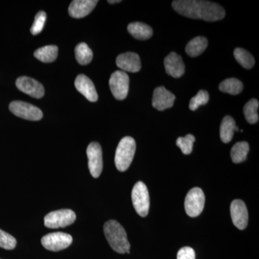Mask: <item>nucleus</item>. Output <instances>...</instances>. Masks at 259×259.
<instances>
[{"instance_id": "obj_1", "label": "nucleus", "mask_w": 259, "mask_h": 259, "mask_svg": "<svg viewBox=\"0 0 259 259\" xmlns=\"http://www.w3.org/2000/svg\"><path fill=\"white\" fill-rule=\"evenodd\" d=\"M172 8L187 18L207 22L218 21L226 16V11L221 5L209 1L177 0L172 3Z\"/></svg>"}, {"instance_id": "obj_7", "label": "nucleus", "mask_w": 259, "mask_h": 259, "mask_svg": "<svg viewBox=\"0 0 259 259\" xmlns=\"http://www.w3.org/2000/svg\"><path fill=\"white\" fill-rule=\"evenodd\" d=\"M9 108L12 113L25 120H40L44 116L41 110L38 107L25 102H12L10 104Z\"/></svg>"}, {"instance_id": "obj_19", "label": "nucleus", "mask_w": 259, "mask_h": 259, "mask_svg": "<svg viewBox=\"0 0 259 259\" xmlns=\"http://www.w3.org/2000/svg\"><path fill=\"white\" fill-rule=\"evenodd\" d=\"M235 131H239L237 127L236 121L231 116H226L223 118L221 125V139L223 143L228 144L231 142L234 136Z\"/></svg>"}, {"instance_id": "obj_22", "label": "nucleus", "mask_w": 259, "mask_h": 259, "mask_svg": "<svg viewBox=\"0 0 259 259\" xmlns=\"http://www.w3.org/2000/svg\"><path fill=\"white\" fill-rule=\"evenodd\" d=\"M248 151H249V144L248 143L245 141L237 143L231 149L232 161L235 163L245 161Z\"/></svg>"}, {"instance_id": "obj_21", "label": "nucleus", "mask_w": 259, "mask_h": 259, "mask_svg": "<svg viewBox=\"0 0 259 259\" xmlns=\"http://www.w3.org/2000/svg\"><path fill=\"white\" fill-rule=\"evenodd\" d=\"M59 48L56 46H47L40 48L34 53V56L44 63L54 62L57 59Z\"/></svg>"}, {"instance_id": "obj_27", "label": "nucleus", "mask_w": 259, "mask_h": 259, "mask_svg": "<svg viewBox=\"0 0 259 259\" xmlns=\"http://www.w3.org/2000/svg\"><path fill=\"white\" fill-rule=\"evenodd\" d=\"M195 138L192 135L188 134L185 137H180L177 140V146L182 150L185 155H189L193 150V144Z\"/></svg>"}, {"instance_id": "obj_14", "label": "nucleus", "mask_w": 259, "mask_h": 259, "mask_svg": "<svg viewBox=\"0 0 259 259\" xmlns=\"http://www.w3.org/2000/svg\"><path fill=\"white\" fill-rule=\"evenodd\" d=\"M116 64L122 71L136 73L139 72L141 69L139 56L133 52L125 53L117 56Z\"/></svg>"}, {"instance_id": "obj_20", "label": "nucleus", "mask_w": 259, "mask_h": 259, "mask_svg": "<svg viewBox=\"0 0 259 259\" xmlns=\"http://www.w3.org/2000/svg\"><path fill=\"white\" fill-rule=\"evenodd\" d=\"M208 45L207 39L204 37H196L191 40L186 47V53L191 57H197L202 54Z\"/></svg>"}, {"instance_id": "obj_31", "label": "nucleus", "mask_w": 259, "mask_h": 259, "mask_svg": "<svg viewBox=\"0 0 259 259\" xmlns=\"http://www.w3.org/2000/svg\"><path fill=\"white\" fill-rule=\"evenodd\" d=\"M177 259H195V252L191 247H184L179 250Z\"/></svg>"}, {"instance_id": "obj_12", "label": "nucleus", "mask_w": 259, "mask_h": 259, "mask_svg": "<svg viewBox=\"0 0 259 259\" xmlns=\"http://www.w3.org/2000/svg\"><path fill=\"white\" fill-rule=\"evenodd\" d=\"M232 221L238 229L244 230L248 226V212L244 202L235 199L231 205Z\"/></svg>"}, {"instance_id": "obj_5", "label": "nucleus", "mask_w": 259, "mask_h": 259, "mask_svg": "<svg viewBox=\"0 0 259 259\" xmlns=\"http://www.w3.org/2000/svg\"><path fill=\"white\" fill-rule=\"evenodd\" d=\"M74 211L69 209L53 211L44 218V225L48 228H65L71 226L76 220Z\"/></svg>"}, {"instance_id": "obj_13", "label": "nucleus", "mask_w": 259, "mask_h": 259, "mask_svg": "<svg viewBox=\"0 0 259 259\" xmlns=\"http://www.w3.org/2000/svg\"><path fill=\"white\" fill-rule=\"evenodd\" d=\"M176 97L170 93L164 87L155 89L153 92L152 105L154 108L159 111L171 108L175 103Z\"/></svg>"}, {"instance_id": "obj_25", "label": "nucleus", "mask_w": 259, "mask_h": 259, "mask_svg": "<svg viewBox=\"0 0 259 259\" xmlns=\"http://www.w3.org/2000/svg\"><path fill=\"white\" fill-rule=\"evenodd\" d=\"M258 101L255 99H252L245 104L243 112L247 122L250 124L256 123L258 121Z\"/></svg>"}, {"instance_id": "obj_10", "label": "nucleus", "mask_w": 259, "mask_h": 259, "mask_svg": "<svg viewBox=\"0 0 259 259\" xmlns=\"http://www.w3.org/2000/svg\"><path fill=\"white\" fill-rule=\"evenodd\" d=\"M90 174L94 178L100 176L103 168L101 146L97 142L91 143L87 149Z\"/></svg>"}, {"instance_id": "obj_8", "label": "nucleus", "mask_w": 259, "mask_h": 259, "mask_svg": "<svg viewBox=\"0 0 259 259\" xmlns=\"http://www.w3.org/2000/svg\"><path fill=\"white\" fill-rule=\"evenodd\" d=\"M73 238L68 233L57 232L49 233L42 237L41 243L46 249L51 251H59L67 248L72 243Z\"/></svg>"}, {"instance_id": "obj_30", "label": "nucleus", "mask_w": 259, "mask_h": 259, "mask_svg": "<svg viewBox=\"0 0 259 259\" xmlns=\"http://www.w3.org/2000/svg\"><path fill=\"white\" fill-rule=\"evenodd\" d=\"M17 241L14 237L9 233L0 230V247L6 250L14 249L16 246Z\"/></svg>"}, {"instance_id": "obj_18", "label": "nucleus", "mask_w": 259, "mask_h": 259, "mask_svg": "<svg viewBox=\"0 0 259 259\" xmlns=\"http://www.w3.org/2000/svg\"><path fill=\"white\" fill-rule=\"evenodd\" d=\"M127 30L133 37L138 40H148L153 35V29L149 25L139 22L129 24Z\"/></svg>"}, {"instance_id": "obj_32", "label": "nucleus", "mask_w": 259, "mask_h": 259, "mask_svg": "<svg viewBox=\"0 0 259 259\" xmlns=\"http://www.w3.org/2000/svg\"><path fill=\"white\" fill-rule=\"evenodd\" d=\"M109 3H110V4H115V3H121V1L120 0H115V1H110V0H109L108 1Z\"/></svg>"}, {"instance_id": "obj_6", "label": "nucleus", "mask_w": 259, "mask_h": 259, "mask_svg": "<svg viewBox=\"0 0 259 259\" xmlns=\"http://www.w3.org/2000/svg\"><path fill=\"white\" fill-rule=\"evenodd\" d=\"M204 202L205 196L203 191L199 187H194L186 196V213L191 218L197 217L203 211Z\"/></svg>"}, {"instance_id": "obj_17", "label": "nucleus", "mask_w": 259, "mask_h": 259, "mask_svg": "<svg viewBox=\"0 0 259 259\" xmlns=\"http://www.w3.org/2000/svg\"><path fill=\"white\" fill-rule=\"evenodd\" d=\"M165 69L167 74L174 78H180L185 71V66L182 57L175 52H171L165 58Z\"/></svg>"}, {"instance_id": "obj_23", "label": "nucleus", "mask_w": 259, "mask_h": 259, "mask_svg": "<svg viewBox=\"0 0 259 259\" xmlns=\"http://www.w3.org/2000/svg\"><path fill=\"white\" fill-rule=\"evenodd\" d=\"M219 90L222 93L237 95L243 90V84L240 80L236 78H230L222 81L219 85Z\"/></svg>"}, {"instance_id": "obj_3", "label": "nucleus", "mask_w": 259, "mask_h": 259, "mask_svg": "<svg viewBox=\"0 0 259 259\" xmlns=\"http://www.w3.org/2000/svg\"><path fill=\"white\" fill-rule=\"evenodd\" d=\"M136 144L133 138H123L116 149L115 163L116 168L120 171H125L131 166L136 153Z\"/></svg>"}, {"instance_id": "obj_24", "label": "nucleus", "mask_w": 259, "mask_h": 259, "mask_svg": "<svg viewBox=\"0 0 259 259\" xmlns=\"http://www.w3.org/2000/svg\"><path fill=\"white\" fill-rule=\"evenodd\" d=\"M75 56L80 65H88L93 59V53L88 44L81 42L75 48Z\"/></svg>"}, {"instance_id": "obj_11", "label": "nucleus", "mask_w": 259, "mask_h": 259, "mask_svg": "<svg viewBox=\"0 0 259 259\" xmlns=\"http://www.w3.org/2000/svg\"><path fill=\"white\" fill-rule=\"evenodd\" d=\"M16 87L20 91L34 98H42L45 94L42 83L28 76L19 77L16 80Z\"/></svg>"}, {"instance_id": "obj_26", "label": "nucleus", "mask_w": 259, "mask_h": 259, "mask_svg": "<svg viewBox=\"0 0 259 259\" xmlns=\"http://www.w3.org/2000/svg\"><path fill=\"white\" fill-rule=\"evenodd\" d=\"M234 56L236 61L245 69H250L254 66V58L245 49L237 48L234 51Z\"/></svg>"}, {"instance_id": "obj_15", "label": "nucleus", "mask_w": 259, "mask_h": 259, "mask_svg": "<svg viewBox=\"0 0 259 259\" xmlns=\"http://www.w3.org/2000/svg\"><path fill=\"white\" fill-rule=\"evenodd\" d=\"M98 3L97 0H74L69 5V15L74 18H82L90 14Z\"/></svg>"}, {"instance_id": "obj_29", "label": "nucleus", "mask_w": 259, "mask_h": 259, "mask_svg": "<svg viewBox=\"0 0 259 259\" xmlns=\"http://www.w3.org/2000/svg\"><path fill=\"white\" fill-rule=\"evenodd\" d=\"M47 18V15L45 12L40 11L38 13H37L35 17V20H34V23L32 24L31 28H30V32L32 35H37L42 31Z\"/></svg>"}, {"instance_id": "obj_2", "label": "nucleus", "mask_w": 259, "mask_h": 259, "mask_svg": "<svg viewBox=\"0 0 259 259\" xmlns=\"http://www.w3.org/2000/svg\"><path fill=\"white\" fill-rule=\"evenodd\" d=\"M104 233L112 249L118 253H130L131 245L123 227L116 221H107L104 225Z\"/></svg>"}, {"instance_id": "obj_9", "label": "nucleus", "mask_w": 259, "mask_h": 259, "mask_svg": "<svg viewBox=\"0 0 259 259\" xmlns=\"http://www.w3.org/2000/svg\"><path fill=\"white\" fill-rule=\"evenodd\" d=\"M129 76L125 71H116L110 76L109 84L112 95L118 100H125L129 90Z\"/></svg>"}, {"instance_id": "obj_28", "label": "nucleus", "mask_w": 259, "mask_h": 259, "mask_svg": "<svg viewBox=\"0 0 259 259\" xmlns=\"http://www.w3.org/2000/svg\"><path fill=\"white\" fill-rule=\"evenodd\" d=\"M209 94L207 91L200 90L195 97L191 99L190 109L192 111H195L201 105H204L209 101Z\"/></svg>"}, {"instance_id": "obj_4", "label": "nucleus", "mask_w": 259, "mask_h": 259, "mask_svg": "<svg viewBox=\"0 0 259 259\" xmlns=\"http://www.w3.org/2000/svg\"><path fill=\"white\" fill-rule=\"evenodd\" d=\"M133 204L136 212L141 217L148 215L150 207V197L147 187L143 182H138L132 190Z\"/></svg>"}, {"instance_id": "obj_16", "label": "nucleus", "mask_w": 259, "mask_h": 259, "mask_svg": "<svg viewBox=\"0 0 259 259\" xmlns=\"http://www.w3.org/2000/svg\"><path fill=\"white\" fill-rule=\"evenodd\" d=\"M75 88L89 101L95 102L98 100V95L92 80L83 74L78 75L75 80Z\"/></svg>"}]
</instances>
